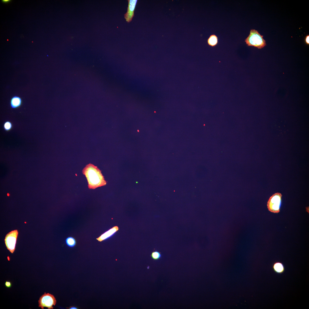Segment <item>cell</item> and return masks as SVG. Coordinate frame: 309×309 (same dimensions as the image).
<instances>
[{
    "label": "cell",
    "mask_w": 309,
    "mask_h": 309,
    "mask_svg": "<svg viewBox=\"0 0 309 309\" xmlns=\"http://www.w3.org/2000/svg\"><path fill=\"white\" fill-rule=\"evenodd\" d=\"M82 173L87 179L90 189H95L106 184L101 171L92 164L87 165L83 169Z\"/></svg>",
    "instance_id": "cell-1"
},
{
    "label": "cell",
    "mask_w": 309,
    "mask_h": 309,
    "mask_svg": "<svg viewBox=\"0 0 309 309\" xmlns=\"http://www.w3.org/2000/svg\"><path fill=\"white\" fill-rule=\"evenodd\" d=\"M258 31L254 29H251L248 36L245 41L248 46H252L261 49L266 45V41Z\"/></svg>",
    "instance_id": "cell-2"
},
{
    "label": "cell",
    "mask_w": 309,
    "mask_h": 309,
    "mask_svg": "<svg viewBox=\"0 0 309 309\" xmlns=\"http://www.w3.org/2000/svg\"><path fill=\"white\" fill-rule=\"evenodd\" d=\"M282 196V194L278 192L275 193L270 197L267 204L269 211L274 213L280 212Z\"/></svg>",
    "instance_id": "cell-3"
},
{
    "label": "cell",
    "mask_w": 309,
    "mask_h": 309,
    "mask_svg": "<svg viewBox=\"0 0 309 309\" xmlns=\"http://www.w3.org/2000/svg\"><path fill=\"white\" fill-rule=\"evenodd\" d=\"M56 303V299L53 295L45 292L39 298V307L42 309L44 307H47L48 309H52L53 306H55Z\"/></svg>",
    "instance_id": "cell-4"
},
{
    "label": "cell",
    "mask_w": 309,
    "mask_h": 309,
    "mask_svg": "<svg viewBox=\"0 0 309 309\" xmlns=\"http://www.w3.org/2000/svg\"><path fill=\"white\" fill-rule=\"evenodd\" d=\"M18 234L17 230L11 231L6 235L4 241L6 246L11 253H13L15 248V245Z\"/></svg>",
    "instance_id": "cell-5"
},
{
    "label": "cell",
    "mask_w": 309,
    "mask_h": 309,
    "mask_svg": "<svg viewBox=\"0 0 309 309\" xmlns=\"http://www.w3.org/2000/svg\"><path fill=\"white\" fill-rule=\"evenodd\" d=\"M128 5L127 12L124 15V17L126 21L130 22L134 16V12L137 0H128Z\"/></svg>",
    "instance_id": "cell-6"
},
{
    "label": "cell",
    "mask_w": 309,
    "mask_h": 309,
    "mask_svg": "<svg viewBox=\"0 0 309 309\" xmlns=\"http://www.w3.org/2000/svg\"><path fill=\"white\" fill-rule=\"evenodd\" d=\"M118 230V227L115 226L102 234L96 239L99 241L106 240L112 236Z\"/></svg>",
    "instance_id": "cell-7"
},
{
    "label": "cell",
    "mask_w": 309,
    "mask_h": 309,
    "mask_svg": "<svg viewBox=\"0 0 309 309\" xmlns=\"http://www.w3.org/2000/svg\"><path fill=\"white\" fill-rule=\"evenodd\" d=\"M22 100L18 96H13L10 100V106L12 109H15L20 107L22 104Z\"/></svg>",
    "instance_id": "cell-8"
},
{
    "label": "cell",
    "mask_w": 309,
    "mask_h": 309,
    "mask_svg": "<svg viewBox=\"0 0 309 309\" xmlns=\"http://www.w3.org/2000/svg\"><path fill=\"white\" fill-rule=\"evenodd\" d=\"M272 268L274 271L278 274H282L285 271V268L283 264L280 262L274 263L273 265Z\"/></svg>",
    "instance_id": "cell-9"
},
{
    "label": "cell",
    "mask_w": 309,
    "mask_h": 309,
    "mask_svg": "<svg viewBox=\"0 0 309 309\" xmlns=\"http://www.w3.org/2000/svg\"><path fill=\"white\" fill-rule=\"evenodd\" d=\"M208 45L212 47L216 45L218 43V38L215 35H212L207 39Z\"/></svg>",
    "instance_id": "cell-10"
},
{
    "label": "cell",
    "mask_w": 309,
    "mask_h": 309,
    "mask_svg": "<svg viewBox=\"0 0 309 309\" xmlns=\"http://www.w3.org/2000/svg\"><path fill=\"white\" fill-rule=\"evenodd\" d=\"M66 242L67 245L70 247H74L76 244V241L75 239L72 237H69L67 238L66 240Z\"/></svg>",
    "instance_id": "cell-11"
},
{
    "label": "cell",
    "mask_w": 309,
    "mask_h": 309,
    "mask_svg": "<svg viewBox=\"0 0 309 309\" xmlns=\"http://www.w3.org/2000/svg\"><path fill=\"white\" fill-rule=\"evenodd\" d=\"M4 130L7 131L10 130L12 127V124L11 122L9 121H5L3 125Z\"/></svg>",
    "instance_id": "cell-12"
},
{
    "label": "cell",
    "mask_w": 309,
    "mask_h": 309,
    "mask_svg": "<svg viewBox=\"0 0 309 309\" xmlns=\"http://www.w3.org/2000/svg\"><path fill=\"white\" fill-rule=\"evenodd\" d=\"M151 256L154 260H157L161 257V255L159 252L155 251L152 253Z\"/></svg>",
    "instance_id": "cell-13"
},
{
    "label": "cell",
    "mask_w": 309,
    "mask_h": 309,
    "mask_svg": "<svg viewBox=\"0 0 309 309\" xmlns=\"http://www.w3.org/2000/svg\"><path fill=\"white\" fill-rule=\"evenodd\" d=\"M5 286L7 288L11 287L12 284L11 282L9 281H6L5 283Z\"/></svg>",
    "instance_id": "cell-14"
},
{
    "label": "cell",
    "mask_w": 309,
    "mask_h": 309,
    "mask_svg": "<svg viewBox=\"0 0 309 309\" xmlns=\"http://www.w3.org/2000/svg\"><path fill=\"white\" fill-rule=\"evenodd\" d=\"M309 36L308 35H307L306 36V39H305V41H306V43L308 44H309Z\"/></svg>",
    "instance_id": "cell-15"
},
{
    "label": "cell",
    "mask_w": 309,
    "mask_h": 309,
    "mask_svg": "<svg viewBox=\"0 0 309 309\" xmlns=\"http://www.w3.org/2000/svg\"><path fill=\"white\" fill-rule=\"evenodd\" d=\"M68 308L70 309H78V308H77V307H74V306H70L69 308Z\"/></svg>",
    "instance_id": "cell-16"
},
{
    "label": "cell",
    "mask_w": 309,
    "mask_h": 309,
    "mask_svg": "<svg viewBox=\"0 0 309 309\" xmlns=\"http://www.w3.org/2000/svg\"><path fill=\"white\" fill-rule=\"evenodd\" d=\"M2 1H3V2H5V3H7V2H8L9 1H10L9 0H2Z\"/></svg>",
    "instance_id": "cell-17"
}]
</instances>
